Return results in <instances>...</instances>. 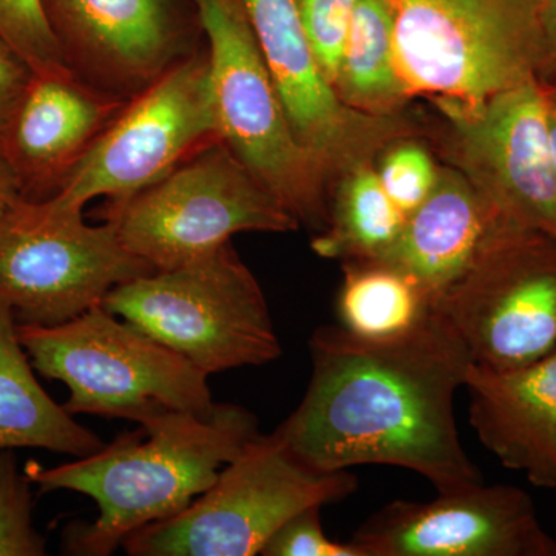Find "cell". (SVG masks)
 <instances>
[{
	"instance_id": "1f68e13d",
	"label": "cell",
	"mask_w": 556,
	"mask_h": 556,
	"mask_svg": "<svg viewBox=\"0 0 556 556\" xmlns=\"http://www.w3.org/2000/svg\"><path fill=\"white\" fill-rule=\"evenodd\" d=\"M548 97H551V101L556 105V87L554 89H547Z\"/></svg>"
},
{
	"instance_id": "8fae6325",
	"label": "cell",
	"mask_w": 556,
	"mask_h": 556,
	"mask_svg": "<svg viewBox=\"0 0 556 556\" xmlns=\"http://www.w3.org/2000/svg\"><path fill=\"white\" fill-rule=\"evenodd\" d=\"M219 139L207 51H192L126 102L54 199L123 203Z\"/></svg>"
},
{
	"instance_id": "44dd1931",
	"label": "cell",
	"mask_w": 556,
	"mask_h": 556,
	"mask_svg": "<svg viewBox=\"0 0 556 556\" xmlns=\"http://www.w3.org/2000/svg\"><path fill=\"white\" fill-rule=\"evenodd\" d=\"M348 266L338 299L340 327L369 342L401 338L430 313V299L415 281L376 262Z\"/></svg>"
},
{
	"instance_id": "4fadbf2b",
	"label": "cell",
	"mask_w": 556,
	"mask_h": 556,
	"mask_svg": "<svg viewBox=\"0 0 556 556\" xmlns=\"http://www.w3.org/2000/svg\"><path fill=\"white\" fill-rule=\"evenodd\" d=\"M351 543L365 556H556L532 497L484 482L438 493L430 503L393 501Z\"/></svg>"
},
{
	"instance_id": "5bb4252c",
	"label": "cell",
	"mask_w": 556,
	"mask_h": 556,
	"mask_svg": "<svg viewBox=\"0 0 556 556\" xmlns=\"http://www.w3.org/2000/svg\"><path fill=\"white\" fill-rule=\"evenodd\" d=\"M68 67L130 100L192 53L182 0H40Z\"/></svg>"
},
{
	"instance_id": "8992f818",
	"label": "cell",
	"mask_w": 556,
	"mask_h": 556,
	"mask_svg": "<svg viewBox=\"0 0 556 556\" xmlns=\"http://www.w3.org/2000/svg\"><path fill=\"white\" fill-rule=\"evenodd\" d=\"M357 490L348 470L321 471L292 453L278 431L260 433L181 514L131 533V556H254L288 519Z\"/></svg>"
},
{
	"instance_id": "ba28073f",
	"label": "cell",
	"mask_w": 556,
	"mask_h": 556,
	"mask_svg": "<svg viewBox=\"0 0 556 556\" xmlns=\"http://www.w3.org/2000/svg\"><path fill=\"white\" fill-rule=\"evenodd\" d=\"M83 207L22 197L0 218V300L17 325L54 327L102 305L113 288L155 268L131 254L115 223Z\"/></svg>"
},
{
	"instance_id": "7402d4cb",
	"label": "cell",
	"mask_w": 556,
	"mask_h": 556,
	"mask_svg": "<svg viewBox=\"0 0 556 556\" xmlns=\"http://www.w3.org/2000/svg\"><path fill=\"white\" fill-rule=\"evenodd\" d=\"M405 218L380 185L378 172L361 164L340 185L314 251L321 257L378 258L396 240Z\"/></svg>"
},
{
	"instance_id": "5b68a950",
	"label": "cell",
	"mask_w": 556,
	"mask_h": 556,
	"mask_svg": "<svg viewBox=\"0 0 556 556\" xmlns=\"http://www.w3.org/2000/svg\"><path fill=\"white\" fill-rule=\"evenodd\" d=\"M102 306L207 376L281 356L262 288L230 241L178 268L113 288Z\"/></svg>"
},
{
	"instance_id": "7c38bea8",
	"label": "cell",
	"mask_w": 556,
	"mask_h": 556,
	"mask_svg": "<svg viewBox=\"0 0 556 556\" xmlns=\"http://www.w3.org/2000/svg\"><path fill=\"white\" fill-rule=\"evenodd\" d=\"M473 186L504 217L556 241V172L548 146L551 98L530 80L478 108L441 102Z\"/></svg>"
},
{
	"instance_id": "52a82bcc",
	"label": "cell",
	"mask_w": 556,
	"mask_h": 556,
	"mask_svg": "<svg viewBox=\"0 0 556 556\" xmlns=\"http://www.w3.org/2000/svg\"><path fill=\"white\" fill-rule=\"evenodd\" d=\"M207 38L219 139L299 223L324 228V170L295 138L243 0H192Z\"/></svg>"
},
{
	"instance_id": "d4e9b609",
	"label": "cell",
	"mask_w": 556,
	"mask_h": 556,
	"mask_svg": "<svg viewBox=\"0 0 556 556\" xmlns=\"http://www.w3.org/2000/svg\"><path fill=\"white\" fill-rule=\"evenodd\" d=\"M303 31L325 78L334 87L357 0H295Z\"/></svg>"
},
{
	"instance_id": "f1b7e54d",
	"label": "cell",
	"mask_w": 556,
	"mask_h": 556,
	"mask_svg": "<svg viewBox=\"0 0 556 556\" xmlns=\"http://www.w3.org/2000/svg\"><path fill=\"white\" fill-rule=\"evenodd\" d=\"M541 25H543V64L538 80L546 89L556 87V0H541Z\"/></svg>"
},
{
	"instance_id": "83f0119b",
	"label": "cell",
	"mask_w": 556,
	"mask_h": 556,
	"mask_svg": "<svg viewBox=\"0 0 556 556\" xmlns=\"http://www.w3.org/2000/svg\"><path fill=\"white\" fill-rule=\"evenodd\" d=\"M33 76L35 72L27 62L0 38V153Z\"/></svg>"
},
{
	"instance_id": "9a60e30c",
	"label": "cell",
	"mask_w": 556,
	"mask_h": 556,
	"mask_svg": "<svg viewBox=\"0 0 556 556\" xmlns=\"http://www.w3.org/2000/svg\"><path fill=\"white\" fill-rule=\"evenodd\" d=\"M281 104L302 148L321 170L361 166L390 127L343 104L325 78L295 0H243Z\"/></svg>"
},
{
	"instance_id": "d6986e66",
	"label": "cell",
	"mask_w": 556,
	"mask_h": 556,
	"mask_svg": "<svg viewBox=\"0 0 556 556\" xmlns=\"http://www.w3.org/2000/svg\"><path fill=\"white\" fill-rule=\"evenodd\" d=\"M33 369L13 311L0 300V450L42 448L86 457L104 448L93 431L46 393Z\"/></svg>"
},
{
	"instance_id": "7a4b0ae2",
	"label": "cell",
	"mask_w": 556,
	"mask_h": 556,
	"mask_svg": "<svg viewBox=\"0 0 556 556\" xmlns=\"http://www.w3.org/2000/svg\"><path fill=\"white\" fill-rule=\"evenodd\" d=\"M139 426L93 455L28 473L40 492L72 490L97 503V521L64 530V554L112 555L142 527L181 514L260 434L257 417L236 404L206 416L166 409Z\"/></svg>"
},
{
	"instance_id": "277c9868",
	"label": "cell",
	"mask_w": 556,
	"mask_h": 556,
	"mask_svg": "<svg viewBox=\"0 0 556 556\" xmlns=\"http://www.w3.org/2000/svg\"><path fill=\"white\" fill-rule=\"evenodd\" d=\"M394 50L408 97L478 108L543 64L541 0H394Z\"/></svg>"
},
{
	"instance_id": "ffe728a7",
	"label": "cell",
	"mask_w": 556,
	"mask_h": 556,
	"mask_svg": "<svg viewBox=\"0 0 556 556\" xmlns=\"http://www.w3.org/2000/svg\"><path fill=\"white\" fill-rule=\"evenodd\" d=\"M394 0H357L334 90L348 108L383 116L407 100L394 50Z\"/></svg>"
},
{
	"instance_id": "ac0fdd59",
	"label": "cell",
	"mask_w": 556,
	"mask_h": 556,
	"mask_svg": "<svg viewBox=\"0 0 556 556\" xmlns=\"http://www.w3.org/2000/svg\"><path fill=\"white\" fill-rule=\"evenodd\" d=\"M506 219L473 182L456 172L439 170L430 195L405 218L396 240L375 260L412 278L433 302L466 273Z\"/></svg>"
},
{
	"instance_id": "3957f363",
	"label": "cell",
	"mask_w": 556,
	"mask_h": 556,
	"mask_svg": "<svg viewBox=\"0 0 556 556\" xmlns=\"http://www.w3.org/2000/svg\"><path fill=\"white\" fill-rule=\"evenodd\" d=\"M17 338L40 376L67 386L70 415L139 424L166 409L206 416L215 407L207 375L102 305L54 327L17 325Z\"/></svg>"
},
{
	"instance_id": "6da1fadb",
	"label": "cell",
	"mask_w": 556,
	"mask_h": 556,
	"mask_svg": "<svg viewBox=\"0 0 556 556\" xmlns=\"http://www.w3.org/2000/svg\"><path fill=\"white\" fill-rule=\"evenodd\" d=\"M309 351L305 396L277 428L306 466L407 468L438 493L484 482L463 447L453 409L475 362L433 306L413 331L382 342L342 327L317 328Z\"/></svg>"
},
{
	"instance_id": "603a6c76",
	"label": "cell",
	"mask_w": 556,
	"mask_h": 556,
	"mask_svg": "<svg viewBox=\"0 0 556 556\" xmlns=\"http://www.w3.org/2000/svg\"><path fill=\"white\" fill-rule=\"evenodd\" d=\"M0 38L27 62L35 75L75 73L62 54L40 0H0Z\"/></svg>"
},
{
	"instance_id": "30bf717a",
	"label": "cell",
	"mask_w": 556,
	"mask_h": 556,
	"mask_svg": "<svg viewBox=\"0 0 556 556\" xmlns=\"http://www.w3.org/2000/svg\"><path fill=\"white\" fill-rule=\"evenodd\" d=\"M431 306L475 364L507 371L556 350V241L504 222Z\"/></svg>"
},
{
	"instance_id": "4dcf8cb0",
	"label": "cell",
	"mask_w": 556,
	"mask_h": 556,
	"mask_svg": "<svg viewBox=\"0 0 556 556\" xmlns=\"http://www.w3.org/2000/svg\"><path fill=\"white\" fill-rule=\"evenodd\" d=\"M548 146H551L552 163L556 172V105L552 101L551 112H548Z\"/></svg>"
},
{
	"instance_id": "cb8c5ba5",
	"label": "cell",
	"mask_w": 556,
	"mask_h": 556,
	"mask_svg": "<svg viewBox=\"0 0 556 556\" xmlns=\"http://www.w3.org/2000/svg\"><path fill=\"white\" fill-rule=\"evenodd\" d=\"M30 484L14 450H0V556L47 555L46 538L33 525Z\"/></svg>"
},
{
	"instance_id": "4316f807",
	"label": "cell",
	"mask_w": 556,
	"mask_h": 556,
	"mask_svg": "<svg viewBox=\"0 0 556 556\" xmlns=\"http://www.w3.org/2000/svg\"><path fill=\"white\" fill-rule=\"evenodd\" d=\"M321 507H309L288 519L269 538L263 556H365L354 543H338L325 533Z\"/></svg>"
},
{
	"instance_id": "9c48e42d",
	"label": "cell",
	"mask_w": 556,
	"mask_h": 556,
	"mask_svg": "<svg viewBox=\"0 0 556 556\" xmlns=\"http://www.w3.org/2000/svg\"><path fill=\"white\" fill-rule=\"evenodd\" d=\"M105 219L115 223L124 247L156 270L211 254L236 233L289 232L300 225L223 141L129 200L109 204Z\"/></svg>"
},
{
	"instance_id": "484cf974",
	"label": "cell",
	"mask_w": 556,
	"mask_h": 556,
	"mask_svg": "<svg viewBox=\"0 0 556 556\" xmlns=\"http://www.w3.org/2000/svg\"><path fill=\"white\" fill-rule=\"evenodd\" d=\"M438 174L431 156L415 144L399 146L388 152L378 170L380 185L405 217L427 200Z\"/></svg>"
},
{
	"instance_id": "f546056e",
	"label": "cell",
	"mask_w": 556,
	"mask_h": 556,
	"mask_svg": "<svg viewBox=\"0 0 556 556\" xmlns=\"http://www.w3.org/2000/svg\"><path fill=\"white\" fill-rule=\"evenodd\" d=\"M20 199H22L20 177L9 160L0 153V218Z\"/></svg>"
},
{
	"instance_id": "2e32d148",
	"label": "cell",
	"mask_w": 556,
	"mask_h": 556,
	"mask_svg": "<svg viewBox=\"0 0 556 556\" xmlns=\"http://www.w3.org/2000/svg\"><path fill=\"white\" fill-rule=\"evenodd\" d=\"M127 101L76 73L33 76L2 149L22 197H53Z\"/></svg>"
},
{
	"instance_id": "e0dca14e",
	"label": "cell",
	"mask_w": 556,
	"mask_h": 556,
	"mask_svg": "<svg viewBox=\"0 0 556 556\" xmlns=\"http://www.w3.org/2000/svg\"><path fill=\"white\" fill-rule=\"evenodd\" d=\"M464 387L481 444L533 485L556 489V350L507 371L473 364Z\"/></svg>"
}]
</instances>
